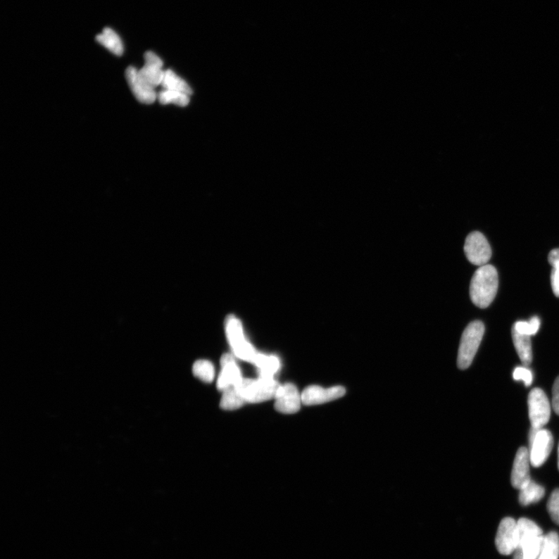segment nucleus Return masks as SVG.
<instances>
[{
    "label": "nucleus",
    "mask_w": 559,
    "mask_h": 559,
    "mask_svg": "<svg viewBox=\"0 0 559 559\" xmlns=\"http://www.w3.org/2000/svg\"><path fill=\"white\" fill-rule=\"evenodd\" d=\"M258 368L260 377H274L279 371L281 363L275 356L258 353L253 363Z\"/></svg>",
    "instance_id": "17"
},
{
    "label": "nucleus",
    "mask_w": 559,
    "mask_h": 559,
    "mask_svg": "<svg viewBox=\"0 0 559 559\" xmlns=\"http://www.w3.org/2000/svg\"><path fill=\"white\" fill-rule=\"evenodd\" d=\"M222 372L218 377L217 388L218 390H225L235 387L243 377L235 358L232 354H225L221 360Z\"/></svg>",
    "instance_id": "14"
},
{
    "label": "nucleus",
    "mask_w": 559,
    "mask_h": 559,
    "mask_svg": "<svg viewBox=\"0 0 559 559\" xmlns=\"http://www.w3.org/2000/svg\"><path fill=\"white\" fill-rule=\"evenodd\" d=\"M96 41L113 54L117 56H123L124 45L119 35L110 27H105L101 34L96 35Z\"/></svg>",
    "instance_id": "16"
},
{
    "label": "nucleus",
    "mask_w": 559,
    "mask_h": 559,
    "mask_svg": "<svg viewBox=\"0 0 559 559\" xmlns=\"http://www.w3.org/2000/svg\"><path fill=\"white\" fill-rule=\"evenodd\" d=\"M518 546L517 523L515 520L505 517L502 520L496 537V546L501 555L515 553Z\"/></svg>",
    "instance_id": "7"
},
{
    "label": "nucleus",
    "mask_w": 559,
    "mask_h": 559,
    "mask_svg": "<svg viewBox=\"0 0 559 559\" xmlns=\"http://www.w3.org/2000/svg\"><path fill=\"white\" fill-rule=\"evenodd\" d=\"M559 557V535L551 532L544 536L543 546L538 559H558Z\"/></svg>",
    "instance_id": "21"
},
{
    "label": "nucleus",
    "mask_w": 559,
    "mask_h": 559,
    "mask_svg": "<svg viewBox=\"0 0 559 559\" xmlns=\"http://www.w3.org/2000/svg\"><path fill=\"white\" fill-rule=\"evenodd\" d=\"M530 453L525 447H521L517 452L511 473V484L520 490L532 480L530 477Z\"/></svg>",
    "instance_id": "11"
},
{
    "label": "nucleus",
    "mask_w": 559,
    "mask_h": 559,
    "mask_svg": "<svg viewBox=\"0 0 559 559\" xmlns=\"http://www.w3.org/2000/svg\"><path fill=\"white\" fill-rule=\"evenodd\" d=\"M513 379L515 381H523L526 387H530L533 382V375L530 370L526 367H518L515 368L513 374Z\"/></svg>",
    "instance_id": "29"
},
{
    "label": "nucleus",
    "mask_w": 559,
    "mask_h": 559,
    "mask_svg": "<svg viewBox=\"0 0 559 559\" xmlns=\"http://www.w3.org/2000/svg\"><path fill=\"white\" fill-rule=\"evenodd\" d=\"M485 327L481 321H474L463 332L458 355V367L465 370L470 367L484 336Z\"/></svg>",
    "instance_id": "3"
},
{
    "label": "nucleus",
    "mask_w": 559,
    "mask_h": 559,
    "mask_svg": "<svg viewBox=\"0 0 559 559\" xmlns=\"http://www.w3.org/2000/svg\"><path fill=\"white\" fill-rule=\"evenodd\" d=\"M193 373L196 377L206 383H211L215 379V368L207 360H199L194 363Z\"/></svg>",
    "instance_id": "24"
},
{
    "label": "nucleus",
    "mask_w": 559,
    "mask_h": 559,
    "mask_svg": "<svg viewBox=\"0 0 559 559\" xmlns=\"http://www.w3.org/2000/svg\"><path fill=\"white\" fill-rule=\"evenodd\" d=\"M162 59L153 51H147L145 54V65L139 70L142 80L147 85L155 89L162 84L165 71L163 70Z\"/></svg>",
    "instance_id": "12"
},
{
    "label": "nucleus",
    "mask_w": 559,
    "mask_h": 559,
    "mask_svg": "<svg viewBox=\"0 0 559 559\" xmlns=\"http://www.w3.org/2000/svg\"><path fill=\"white\" fill-rule=\"evenodd\" d=\"M558 470H559V445H558Z\"/></svg>",
    "instance_id": "31"
},
{
    "label": "nucleus",
    "mask_w": 559,
    "mask_h": 559,
    "mask_svg": "<svg viewBox=\"0 0 559 559\" xmlns=\"http://www.w3.org/2000/svg\"><path fill=\"white\" fill-rule=\"evenodd\" d=\"M464 249L467 259L475 266L486 265L492 256L488 240L479 232H473L467 237Z\"/></svg>",
    "instance_id": "6"
},
{
    "label": "nucleus",
    "mask_w": 559,
    "mask_h": 559,
    "mask_svg": "<svg viewBox=\"0 0 559 559\" xmlns=\"http://www.w3.org/2000/svg\"><path fill=\"white\" fill-rule=\"evenodd\" d=\"M544 535L527 539L520 542L516 550H518L523 559H538L543 546Z\"/></svg>",
    "instance_id": "19"
},
{
    "label": "nucleus",
    "mask_w": 559,
    "mask_h": 559,
    "mask_svg": "<svg viewBox=\"0 0 559 559\" xmlns=\"http://www.w3.org/2000/svg\"><path fill=\"white\" fill-rule=\"evenodd\" d=\"M161 86L165 89L175 90V92L184 93L189 96L192 94L190 86L170 70L165 71Z\"/></svg>",
    "instance_id": "20"
},
{
    "label": "nucleus",
    "mask_w": 559,
    "mask_h": 559,
    "mask_svg": "<svg viewBox=\"0 0 559 559\" xmlns=\"http://www.w3.org/2000/svg\"><path fill=\"white\" fill-rule=\"evenodd\" d=\"M246 403L235 387H230L223 391L220 407L225 410H236Z\"/></svg>",
    "instance_id": "22"
},
{
    "label": "nucleus",
    "mask_w": 559,
    "mask_h": 559,
    "mask_svg": "<svg viewBox=\"0 0 559 559\" xmlns=\"http://www.w3.org/2000/svg\"><path fill=\"white\" fill-rule=\"evenodd\" d=\"M498 285V273L492 265L480 267L472 278L470 297L474 305L480 308L489 307L494 301Z\"/></svg>",
    "instance_id": "1"
},
{
    "label": "nucleus",
    "mask_w": 559,
    "mask_h": 559,
    "mask_svg": "<svg viewBox=\"0 0 559 559\" xmlns=\"http://www.w3.org/2000/svg\"><path fill=\"white\" fill-rule=\"evenodd\" d=\"M158 101L161 103L165 105L170 103H175L180 107H185L190 102V97L189 95L175 92V90L163 89L158 95Z\"/></svg>",
    "instance_id": "25"
},
{
    "label": "nucleus",
    "mask_w": 559,
    "mask_h": 559,
    "mask_svg": "<svg viewBox=\"0 0 559 559\" xmlns=\"http://www.w3.org/2000/svg\"><path fill=\"white\" fill-rule=\"evenodd\" d=\"M517 523L518 545L527 539L543 535L541 529L531 520L520 518Z\"/></svg>",
    "instance_id": "23"
},
{
    "label": "nucleus",
    "mask_w": 559,
    "mask_h": 559,
    "mask_svg": "<svg viewBox=\"0 0 559 559\" xmlns=\"http://www.w3.org/2000/svg\"><path fill=\"white\" fill-rule=\"evenodd\" d=\"M275 399L276 410L284 414L298 413L302 404L301 394L291 383L280 385Z\"/></svg>",
    "instance_id": "9"
},
{
    "label": "nucleus",
    "mask_w": 559,
    "mask_h": 559,
    "mask_svg": "<svg viewBox=\"0 0 559 559\" xmlns=\"http://www.w3.org/2000/svg\"><path fill=\"white\" fill-rule=\"evenodd\" d=\"M225 331L234 354L241 360L253 363L258 352L247 341L243 327L236 316L230 315L226 320Z\"/></svg>",
    "instance_id": "4"
},
{
    "label": "nucleus",
    "mask_w": 559,
    "mask_h": 559,
    "mask_svg": "<svg viewBox=\"0 0 559 559\" xmlns=\"http://www.w3.org/2000/svg\"><path fill=\"white\" fill-rule=\"evenodd\" d=\"M553 407L555 413L559 415V376L557 377L553 385Z\"/></svg>",
    "instance_id": "30"
},
{
    "label": "nucleus",
    "mask_w": 559,
    "mask_h": 559,
    "mask_svg": "<svg viewBox=\"0 0 559 559\" xmlns=\"http://www.w3.org/2000/svg\"><path fill=\"white\" fill-rule=\"evenodd\" d=\"M125 77L128 85L135 96L140 103L151 104L155 102L157 95L155 89L149 87L146 83L142 80L139 75V70L133 66L127 68Z\"/></svg>",
    "instance_id": "13"
},
{
    "label": "nucleus",
    "mask_w": 559,
    "mask_h": 559,
    "mask_svg": "<svg viewBox=\"0 0 559 559\" xmlns=\"http://www.w3.org/2000/svg\"><path fill=\"white\" fill-rule=\"evenodd\" d=\"M527 403L532 427L540 429L546 426L551 417V405L545 391L539 388L532 389Z\"/></svg>",
    "instance_id": "5"
},
{
    "label": "nucleus",
    "mask_w": 559,
    "mask_h": 559,
    "mask_svg": "<svg viewBox=\"0 0 559 559\" xmlns=\"http://www.w3.org/2000/svg\"><path fill=\"white\" fill-rule=\"evenodd\" d=\"M545 494V489L532 479L527 486L520 490L519 502L522 505L536 503L542 500Z\"/></svg>",
    "instance_id": "18"
},
{
    "label": "nucleus",
    "mask_w": 559,
    "mask_h": 559,
    "mask_svg": "<svg viewBox=\"0 0 559 559\" xmlns=\"http://www.w3.org/2000/svg\"><path fill=\"white\" fill-rule=\"evenodd\" d=\"M280 385L274 377H260L258 379L243 377L235 387L246 403H259L275 398Z\"/></svg>",
    "instance_id": "2"
},
{
    "label": "nucleus",
    "mask_w": 559,
    "mask_h": 559,
    "mask_svg": "<svg viewBox=\"0 0 559 559\" xmlns=\"http://www.w3.org/2000/svg\"><path fill=\"white\" fill-rule=\"evenodd\" d=\"M540 320L539 317L534 316L529 322L520 321L513 325L515 328L520 334L532 336L537 334L540 327Z\"/></svg>",
    "instance_id": "27"
},
{
    "label": "nucleus",
    "mask_w": 559,
    "mask_h": 559,
    "mask_svg": "<svg viewBox=\"0 0 559 559\" xmlns=\"http://www.w3.org/2000/svg\"><path fill=\"white\" fill-rule=\"evenodd\" d=\"M548 262L553 267L551 275V288L555 296L559 298V249H555L550 252Z\"/></svg>",
    "instance_id": "26"
},
{
    "label": "nucleus",
    "mask_w": 559,
    "mask_h": 559,
    "mask_svg": "<svg viewBox=\"0 0 559 559\" xmlns=\"http://www.w3.org/2000/svg\"><path fill=\"white\" fill-rule=\"evenodd\" d=\"M512 337L521 362L525 367H528L533 359L531 336L521 334L515 328H512Z\"/></svg>",
    "instance_id": "15"
},
{
    "label": "nucleus",
    "mask_w": 559,
    "mask_h": 559,
    "mask_svg": "<svg viewBox=\"0 0 559 559\" xmlns=\"http://www.w3.org/2000/svg\"><path fill=\"white\" fill-rule=\"evenodd\" d=\"M547 508L551 520L559 525V489L554 490L551 494Z\"/></svg>",
    "instance_id": "28"
},
{
    "label": "nucleus",
    "mask_w": 559,
    "mask_h": 559,
    "mask_svg": "<svg viewBox=\"0 0 559 559\" xmlns=\"http://www.w3.org/2000/svg\"><path fill=\"white\" fill-rule=\"evenodd\" d=\"M346 389L341 385L324 389L319 385H311L301 394L302 404L306 406L320 405L344 396Z\"/></svg>",
    "instance_id": "10"
},
{
    "label": "nucleus",
    "mask_w": 559,
    "mask_h": 559,
    "mask_svg": "<svg viewBox=\"0 0 559 559\" xmlns=\"http://www.w3.org/2000/svg\"><path fill=\"white\" fill-rule=\"evenodd\" d=\"M553 436L548 429H540L534 441L529 444L531 465L539 467L545 463L553 448Z\"/></svg>",
    "instance_id": "8"
}]
</instances>
